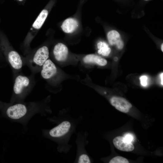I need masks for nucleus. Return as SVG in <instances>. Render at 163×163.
Wrapping results in <instances>:
<instances>
[{
    "mask_svg": "<svg viewBox=\"0 0 163 163\" xmlns=\"http://www.w3.org/2000/svg\"><path fill=\"white\" fill-rule=\"evenodd\" d=\"M59 114L56 116L47 118L50 121L56 124L50 129L42 130L43 136L56 142L57 149L60 153H67L72 147L69 142L73 134L83 120L82 116L76 117Z\"/></svg>",
    "mask_w": 163,
    "mask_h": 163,
    "instance_id": "1",
    "label": "nucleus"
},
{
    "mask_svg": "<svg viewBox=\"0 0 163 163\" xmlns=\"http://www.w3.org/2000/svg\"><path fill=\"white\" fill-rule=\"evenodd\" d=\"M38 103L16 102L8 107L6 110L7 116L13 122L18 123L26 127L30 119L36 114L45 116L51 113Z\"/></svg>",
    "mask_w": 163,
    "mask_h": 163,
    "instance_id": "2",
    "label": "nucleus"
},
{
    "mask_svg": "<svg viewBox=\"0 0 163 163\" xmlns=\"http://www.w3.org/2000/svg\"><path fill=\"white\" fill-rule=\"evenodd\" d=\"M76 135V154L74 163H92V159L85 149V146L88 143V133L86 131L78 132Z\"/></svg>",
    "mask_w": 163,
    "mask_h": 163,
    "instance_id": "3",
    "label": "nucleus"
},
{
    "mask_svg": "<svg viewBox=\"0 0 163 163\" xmlns=\"http://www.w3.org/2000/svg\"><path fill=\"white\" fill-rule=\"evenodd\" d=\"M29 78L26 76L19 75L15 78L13 90L14 97L13 98V102H20V101L24 97V91L30 84Z\"/></svg>",
    "mask_w": 163,
    "mask_h": 163,
    "instance_id": "4",
    "label": "nucleus"
},
{
    "mask_svg": "<svg viewBox=\"0 0 163 163\" xmlns=\"http://www.w3.org/2000/svg\"><path fill=\"white\" fill-rule=\"evenodd\" d=\"M111 104L119 111L127 113L132 107L131 104L124 98L113 96L110 99Z\"/></svg>",
    "mask_w": 163,
    "mask_h": 163,
    "instance_id": "5",
    "label": "nucleus"
},
{
    "mask_svg": "<svg viewBox=\"0 0 163 163\" xmlns=\"http://www.w3.org/2000/svg\"><path fill=\"white\" fill-rule=\"evenodd\" d=\"M57 68L54 63L48 59L42 66L41 74L45 79H49L54 76L57 73Z\"/></svg>",
    "mask_w": 163,
    "mask_h": 163,
    "instance_id": "6",
    "label": "nucleus"
},
{
    "mask_svg": "<svg viewBox=\"0 0 163 163\" xmlns=\"http://www.w3.org/2000/svg\"><path fill=\"white\" fill-rule=\"evenodd\" d=\"M49 56L48 47L45 46L39 48L35 54L33 59V62L37 66H42Z\"/></svg>",
    "mask_w": 163,
    "mask_h": 163,
    "instance_id": "7",
    "label": "nucleus"
},
{
    "mask_svg": "<svg viewBox=\"0 0 163 163\" xmlns=\"http://www.w3.org/2000/svg\"><path fill=\"white\" fill-rule=\"evenodd\" d=\"M113 142L117 149L123 151L131 152L134 149L133 144L131 142H126L123 136H117L113 139Z\"/></svg>",
    "mask_w": 163,
    "mask_h": 163,
    "instance_id": "8",
    "label": "nucleus"
},
{
    "mask_svg": "<svg viewBox=\"0 0 163 163\" xmlns=\"http://www.w3.org/2000/svg\"><path fill=\"white\" fill-rule=\"evenodd\" d=\"M53 53L55 58L57 61H64L67 58L68 50L67 47L64 44L59 43L54 46Z\"/></svg>",
    "mask_w": 163,
    "mask_h": 163,
    "instance_id": "9",
    "label": "nucleus"
},
{
    "mask_svg": "<svg viewBox=\"0 0 163 163\" xmlns=\"http://www.w3.org/2000/svg\"><path fill=\"white\" fill-rule=\"evenodd\" d=\"M9 62L12 68L15 69L19 70L23 66V62L20 56L16 51H10L8 55Z\"/></svg>",
    "mask_w": 163,
    "mask_h": 163,
    "instance_id": "10",
    "label": "nucleus"
},
{
    "mask_svg": "<svg viewBox=\"0 0 163 163\" xmlns=\"http://www.w3.org/2000/svg\"><path fill=\"white\" fill-rule=\"evenodd\" d=\"M107 37L110 44L116 45L117 48L120 50L123 48L124 46L123 42L121 40L119 34L117 31L112 30L110 31L108 33Z\"/></svg>",
    "mask_w": 163,
    "mask_h": 163,
    "instance_id": "11",
    "label": "nucleus"
},
{
    "mask_svg": "<svg viewBox=\"0 0 163 163\" xmlns=\"http://www.w3.org/2000/svg\"><path fill=\"white\" fill-rule=\"evenodd\" d=\"M78 25V23L76 20L74 18H70L66 19L64 21L61 27L65 32L70 33L76 29Z\"/></svg>",
    "mask_w": 163,
    "mask_h": 163,
    "instance_id": "12",
    "label": "nucleus"
},
{
    "mask_svg": "<svg viewBox=\"0 0 163 163\" xmlns=\"http://www.w3.org/2000/svg\"><path fill=\"white\" fill-rule=\"evenodd\" d=\"M86 63H95L101 66H104L107 63V61L101 57L93 54L86 56L83 59Z\"/></svg>",
    "mask_w": 163,
    "mask_h": 163,
    "instance_id": "13",
    "label": "nucleus"
},
{
    "mask_svg": "<svg viewBox=\"0 0 163 163\" xmlns=\"http://www.w3.org/2000/svg\"><path fill=\"white\" fill-rule=\"evenodd\" d=\"M48 13V11L46 9L42 10L33 23V27L37 29H40L46 19Z\"/></svg>",
    "mask_w": 163,
    "mask_h": 163,
    "instance_id": "14",
    "label": "nucleus"
},
{
    "mask_svg": "<svg viewBox=\"0 0 163 163\" xmlns=\"http://www.w3.org/2000/svg\"><path fill=\"white\" fill-rule=\"evenodd\" d=\"M98 53L103 56H108L111 52V49L107 44L104 42L100 41L97 44Z\"/></svg>",
    "mask_w": 163,
    "mask_h": 163,
    "instance_id": "15",
    "label": "nucleus"
},
{
    "mask_svg": "<svg viewBox=\"0 0 163 163\" xmlns=\"http://www.w3.org/2000/svg\"><path fill=\"white\" fill-rule=\"evenodd\" d=\"M109 163H128L127 159L120 156H117L113 157L109 161Z\"/></svg>",
    "mask_w": 163,
    "mask_h": 163,
    "instance_id": "16",
    "label": "nucleus"
},
{
    "mask_svg": "<svg viewBox=\"0 0 163 163\" xmlns=\"http://www.w3.org/2000/svg\"><path fill=\"white\" fill-rule=\"evenodd\" d=\"M147 77L145 75H143L140 78V80L141 85L144 87H145L147 85Z\"/></svg>",
    "mask_w": 163,
    "mask_h": 163,
    "instance_id": "17",
    "label": "nucleus"
},
{
    "mask_svg": "<svg viewBox=\"0 0 163 163\" xmlns=\"http://www.w3.org/2000/svg\"><path fill=\"white\" fill-rule=\"evenodd\" d=\"M125 140L129 142H131L133 140V136L130 133L125 134L123 136Z\"/></svg>",
    "mask_w": 163,
    "mask_h": 163,
    "instance_id": "18",
    "label": "nucleus"
},
{
    "mask_svg": "<svg viewBox=\"0 0 163 163\" xmlns=\"http://www.w3.org/2000/svg\"><path fill=\"white\" fill-rule=\"evenodd\" d=\"M160 77L161 79V84L163 85V72H162L160 75Z\"/></svg>",
    "mask_w": 163,
    "mask_h": 163,
    "instance_id": "19",
    "label": "nucleus"
},
{
    "mask_svg": "<svg viewBox=\"0 0 163 163\" xmlns=\"http://www.w3.org/2000/svg\"><path fill=\"white\" fill-rule=\"evenodd\" d=\"M161 50L162 51V52L163 51V44L162 43L161 45Z\"/></svg>",
    "mask_w": 163,
    "mask_h": 163,
    "instance_id": "20",
    "label": "nucleus"
},
{
    "mask_svg": "<svg viewBox=\"0 0 163 163\" xmlns=\"http://www.w3.org/2000/svg\"><path fill=\"white\" fill-rule=\"evenodd\" d=\"M118 59L117 57H115V61H117Z\"/></svg>",
    "mask_w": 163,
    "mask_h": 163,
    "instance_id": "21",
    "label": "nucleus"
},
{
    "mask_svg": "<svg viewBox=\"0 0 163 163\" xmlns=\"http://www.w3.org/2000/svg\"><path fill=\"white\" fill-rule=\"evenodd\" d=\"M144 1H149L150 0H143Z\"/></svg>",
    "mask_w": 163,
    "mask_h": 163,
    "instance_id": "22",
    "label": "nucleus"
},
{
    "mask_svg": "<svg viewBox=\"0 0 163 163\" xmlns=\"http://www.w3.org/2000/svg\"><path fill=\"white\" fill-rule=\"evenodd\" d=\"M19 0V1H23V0Z\"/></svg>",
    "mask_w": 163,
    "mask_h": 163,
    "instance_id": "23",
    "label": "nucleus"
}]
</instances>
